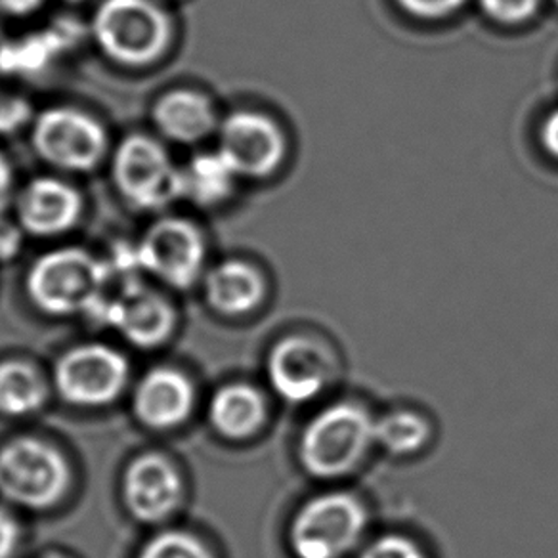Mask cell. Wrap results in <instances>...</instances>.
<instances>
[{"label":"cell","mask_w":558,"mask_h":558,"mask_svg":"<svg viewBox=\"0 0 558 558\" xmlns=\"http://www.w3.org/2000/svg\"><path fill=\"white\" fill-rule=\"evenodd\" d=\"M180 478L167 459L144 456L124 476V499L132 514L144 522L167 519L179 505Z\"/></svg>","instance_id":"12"},{"label":"cell","mask_w":558,"mask_h":558,"mask_svg":"<svg viewBox=\"0 0 558 558\" xmlns=\"http://www.w3.org/2000/svg\"><path fill=\"white\" fill-rule=\"evenodd\" d=\"M400 7L411 16L423 17V20H438L458 12L465 0H398Z\"/></svg>","instance_id":"27"},{"label":"cell","mask_w":558,"mask_h":558,"mask_svg":"<svg viewBox=\"0 0 558 558\" xmlns=\"http://www.w3.org/2000/svg\"><path fill=\"white\" fill-rule=\"evenodd\" d=\"M20 245H22L20 228L4 220L0 215V260H7L16 255Z\"/></svg>","instance_id":"29"},{"label":"cell","mask_w":558,"mask_h":558,"mask_svg":"<svg viewBox=\"0 0 558 558\" xmlns=\"http://www.w3.org/2000/svg\"><path fill=\"white\" fill-rule=\"evenodd\" d=\"M20 527L9 512L0 511V558H10L16 550Z\"/></svg>","instance_id":"28"},{"label":"cell","mask_w":558,"mask_h":558,"mask_svg":"<svg viewBox=\"0 0 558 558\" xmlns=\"http://www.w3.org/2000/svg\"><path fill=\"white\" fill-rule=\"evenodd\" d=\"M372 512L362 497L342 488L306 497L289 520L293 558H356L369 539Z\"/></svg>","instance_id":"2"},{"label":"cell","mask_w":558,"mask_h":558,"mask_svg":"<svg viewBox=\"0 0 558 558\" xmlns=\"http://www.w3.org/2000/svg\"><path fill=\"white\" fill-rule=\"evenodd\" d=\"M94 33L109 58L126 65H144L161 56L171 27L149 0H104L94 17Z\"/></svg>","instance_id":"4"},{"label":"cell","mask_w":558,"mask_h":558,"mask_svg":"<svg viewBox=\"0 0 558 558\" xmlns=\"http://www.w3.org/2000/svg\"><path fill=\"white\" fill-rule=\"evenodd\" d=\"M48 558H58V557H48Z\"/></svg>","instance_id":"34"},{"label":"cell","mask_w":558,"mask_h":558,"mask_svg":"<svg viewBox=\"0 0 558 558\" xmlns=\"http://www.w3.org/2000/svg\"><path fill=\"white\" fill-rule=\"evenodd\" d=\"M40 2L43 0H0V12L22 16V14H29L37 9Z\"/></svg>","instance_id":"31"},{"label":"cell","mask_w":558,"mask_h":558,"mask_svg":"<svg viewBox=\"0 0 558 558\" xmlns=\"http://www.w3.org/2000/svg\"><path fill=\"white\" fill-rule=\"evenodd\" d=\"M356 558H433L427 547L418 542L415 535L405 532H383L373 535L364 547L360 549Z\"/></svg>","instance_id":"23"},{"label":"cell","mask_w":558,"mask_h":558,"mask_svg":"<svg viewBox=\"0 0 558 558\" xmlns=\"http://www.w3.org/2000/svg\"><path fill=\"white\" fill-rule=\"evenodd\" d=\"M238 172L220 151L194 157L182 169V197H190L199 205L225 202L232 194Z\"/></svg>","instance_id":"21"},{"label":"cell","mask_w":558,"mask_h":558,"mask_svg":"<svg viewBox=\"0 0 558 558\" xmlns=\"http://www.w3.org/2000/svg\"><path fill=\"white\" fill-rule=\"evenodd\" d=\"M101 263L81 248H62L39 258L27 278L33 303L68 316L93 308L100 288Z\"/></svg>","instance_id":"6"},{"label":"cell","mask_w":558,"mask_h":558,"mask_svg":"<svg viewBox=\"0 0 558 558\" xmlns=\"http://www.w3.org/2000/svg\"><path fill=\"white\" fill-rule=\"evenodd\" d=\"M10 187H12V174H10L7 161L0 157V215L9 205Z\"/></svg>","instance_id":"32"},{"label":"cell","mask_w":558,"mask_h":558,"mask_svg":"<svg viewBox=\"0 0 558 558\" xmlns=\"http://www.w3.org/2000/svg\"><path fill=\"white\" fill-rule=\"evenodd\" d=\"M542 142L550 156L558 159V109L545 119L542 126Z\"/></svg>","instance_id":"30"},{"label":"cell","mask_w":558,"mask_h":558,"mask_svg":"<svg viewBox=\"0 0 558 558\" xmlns=\"http://www.w3.org/2000/svg\"><path fill=\"white\" fill-rule=\"evenodd\" d=\"M481 4L486 16L504 25L524 24L539 9V0H481Z\"/></svg>","instance_id":"25"},{"label":"cell","mask_w":558,"mask_h":558,"mask_svg":"<svg viewBox=\"0 0 558 558\" xmlns=\"http://www.w3.org/2000/svg\"><path fill=\"white\" fill-rule=\"evenodd\" d=\"M113 174L121 194L138 209H161L182 197V171L146 136L124 140L117 149Z\"/></svg>","instance_id":"7"},{"label":"cell","mask_w":558,"mask_h":558,"mask_svg":"<svg viewBox=\"0 0 558 558\" xmlns=\"http://www.w3.org/2000/svg\"><path fill=\"white\" fill-rule=\"evenodd\" d=\"M435 436V421L427 411L413 405H395L377 413V450L385 451L390 458H418L433 446Z\"/></svg>","instance_id":"18"},{"label":"cell","mask_w":558,"mask_h":558,"mask_svg":"<svg viewBox=\"0 0 558 558\" xmlns=\"http://www.w3.org/2000/svg\"><path fill=\"white\" fill-rule=\"evenodd\" d=\"M81 215V197L62 180L39 179L20 197V220L37 235H56L70 230Z\"/></svg>","instance_id":"15"},{"label":"cell","mask_w":558,"mask_h":558,"mask_svg":"<svg viewBox=\"0 0 558 558\" xmlns=\"http://www.w3.org/2000/svg\"><path fill=\"white\" fill-rule=\"evenodd\" d=\"M124 357L100 344L78 347L56 365V387L75 405H104L116 400L126 383Z\"/></svg>","instance_id":"8"},{"label":"cell","mask_w":558,"mask_h":558,"mask_svg":"<svg viewBox=\"0 0 558 558\" xmlns=\"http://www.w3.org/2000/svg\"><path fill=\"white\" fill-rule=\"evenodd\" d=\"M138 558H213L209 549L194 535L167 532L157 535L140 553Z\"/></svg>","instance_id":"24"},{"label":"cell","mask_w":558,"mask_h":558,"mask_svg":"<svg viewBox=\"0 0 558 558\" xmlns=\"http://www.w3.org/2000/svg\"><path fill=\"white\" fill-rule=\"evenodd\" d=\"M7 43L9 40L2 37V33H0V73H2V54H4V47H7Z\"/></svg>","instance_id":"33"},{"label":"cell","mask_w":558,"mask_h":558,"mask_svg":"<svg viewBox=\"0 0 558 558\" xmlns=\"http://www.w3.org/2000/svg\"><path fill=\"white\" fill-rule=\"evenodd\" d=\"M35 148L48 163L88 171L100 161L106 149V134L93 117L77 109H48L35 124Z\"/></svg>","instance_id":"9"},{"label":"cell","mask_w":558,"mask_h":558,"mask_svg":"<svg viewBox=\"0 0 558 558\" xmlns=\"http://www.w3.org/2000/svg\"><path fill=\"white\" fill-rule=\"evenodd\" d=\"M144 271L172 288H190L202 271L205 243L202 233L186 220L165 218L149 230L138 247Z\"/></svg>","instance_id":"10"},{"label":"cell","mask_w":558,"mask_h":558,"mask_svg":"<svg viewBox=\"0 0 558 558\" xmlns=\"http://www.w3.org/2000/svg\"><path fill=\"white\" fill-rule=\"evenodd\" d=\"M156 123L165 136L177 142H197L215 126L209 100L192 90H174L157 101Z\"/></svg>","instance_id":"19"},{"label":"cell","mask_w":558,"mask_h":558,"mask_svg":"<svg viewBox=\"0 0 558 558\" xmlns=\"http://www.w3.org/2000/svg\"><path fill=\"white\" fill-rule=\"evenodd\" d=\"M270 415V405L260 388L248 383H232L220 388L210 400L209 417L218 435L228 440H248L258 435Z\"/></svg>","instance_id":"16"},{"label":"cell","mask_w":558,"mask_h":558,"mask_svg":"<svg viewBox=\"0 0 558 558\" xmlns=\"http://www.w3.org/2000/svg\"><path fill=\"white\" fill-rule=\"evenodd\" d=\"M78 39L77 25L60 24L48 32L33 33L24 39L10 40L2 54V73L37 75L47 70L56 56Z\"/></svg>","instance_id":"20"},{"label":"cell","mask_w":558,"mask_h":558,"mask_svg":"<svg viewBox=\"0 0 558 558\" xmlns=\"http://www.w3.org/2000/svg\"><path fill=\"white\" fill-rule=\"evenodd\" d=\"M207 299L210 306L222 316H248L266 299V279L251 264L228 260L210 271L207 278Z\"/></svg>","instance_id":"17"},{"label":"cell","mask_w":558,"mask_h":558,"mask_svg":"<svg viewBox=\"0 0 558 558\" xmlns=\"http://www.w3.org/2000/svg\"><path fill=\"white\" fill-rule=\"evenodd\" d=\"M375 423L377 413L354 398L322 405L299 435L301 469L324 484L349 481L377 450Z\"/></svg>","instance_id":"1"},{"label":"cell","mask_w":558,"mask_h":558,"mask_svg":"<svg viewBox=\"0 0 558 558\" xmlns=\"http://www.w3.org/2000/svg\"><path fill=\"white\" fill-rule=\"evenodd\" d=\"M339 350L326 335L293 331L276 341L266 357V375L278 398L311 405L329 395L341 377Z\"/></svg>","instance_id":"3"},{"label":"cell","mask_w":558,"mask_h":558,"mask_svg":"<svg viewBox=\"0 0 558 558\" xmlns=\"http://www.w3.org/2000/svg\"><path fill=\"white\" fill-rule=\"evenodd\" d=\"M220 154L238 174L263 179L283 161L286 138L270 117L241 111L222 124Z\"/></svg>","instance_id":"11"},{"label":"cell","mask_w":558,"mask_h":558,"mask_svg":"<svg viewBox=\"0 0 558 558\" xmlns=\"http://www.w3.org/2000/svg\"><path fill=\"white\" fill-rule=\"evenodd\" d=\"M70 466L60 451L35 438H20L0 450V494L29 509H47L62 499Z\"/></svg>","instance_id":"5"},{"label":"cell","mask_w":558,"mask_h":558,"mask_svg":"<svg viewBox=\"0 0 558 558\" xmlns=\"http://www.w3.org/2000/svg\"><path fill=\"white\" fill-rule=\"evenodd\" d=\"M47 388L32 365L22 362L0 364V413L27 415L39 410Z\"/></svg>","instance_id":"22"},{"label":"cell","mask_w":558,"mask_h":558,"mask_svg":"<svg viewBox=\"0 0 558 558\" xmlns=\"http://www.w3.org/2000/svg\"><path fill=\"white\" fill-rule=\"evenodd\" d=\"M555 2H557V4H558V0H555Z\"/></svg>","instance_id":"35"},{"label":"cell","mask_w":558,"mask_h":558,"mask_svg":"<svg viewBox=\"0 0 558 558\" xmlns=\"http://www.w3.org/2000/svg\"><path fill=\"white\" fill-rule=\"evenodd\" d=\"M194 390L184 375L161 367L140 380L134 392V411L151 428L177 427L190 415Z\"/></svg>","instance_id":"14"},{"label":"cell","mask_w":558,"mask_h":558,"mask_svg":"<svg viewBox=\"0 0 558 558\" xmlns=\"http://www.w3.org/2000/svg\"><path fill=\"white\" fill-rule=\"evenodd\" d=\"M106 324L117 327L132 344L151 349L169 337L174 316L171 306L161 296L142 288L140 283L111 306Z\"/></svg>","instance_id":"13"},{"label":"cell","mask_w":558,"mask_h":558,"mask_svg":"<svg viewBox=\"0 0 558 558\" xmlns=\"http://www.w3.org/2000/svg\"><path fill=\"white\" fill-rule=\"evenodd\" d=\"M32 117V108L24 98L0 94V134L16 132Z\"/></svg>","instance_id":"26"}]
</instances>
